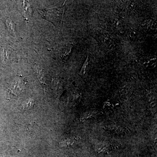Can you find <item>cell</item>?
<instances>
[{"label": "cell", "instance_id": "3957f363", "mask_svg": "<svg viewBox=\"0 0 157 157\" xmlns=\"http://www.w3.org/2000/svg\"><path fill=\"white\" fill-rule=\"evenodd\" d=\"M34 101L33 99H29L28 101H25L23 104V107L24 109H29L32 108L34 106Z\"/></svg>", "mask_w": 157, "mask_h": 157}, {"label": "cell", "instance_id": "6da1fadb", "mask_svg": "<svg viewBox=\"0 0 157 157\" xmlns=\"http://www.w3.org/2000/svg\"><path fill=\"white\" fill-rule=\"evenodd\" d=\"M6 25L9 32L13 36H15V25L13 21L10 19H8L6 21Z\"/></svg>", "mask_w": 157, "mask_h": 157}, {"label": "cell", "instance_id": "277c9868", "mask_svg": "<svg viewBox=\"0 0 157 157\" xmlns=\"http://www.w3.org/2000/svg\"><path fill=\"white\" fill-rule=\"evenodd\" d=\"M29 5L25 3V14L26 15H29L30 13V9Z\"/></svg>", "mask_w": 157, "mask_h": 157}, {"label": "cell", "instance_id": "7a4b0ae2", "mask_svg": "<svg viewBox=\"0 0 157 157\" xmlns=\"http://www.w3.org/2000/svg\"><path fill=\"white\" fill-rule=\"evenodd\" d=\"M36 73L37 76L39 78V81L43 85H45V78H44V72L42 69H40L39 67H36Z\"/></svg>", "mask_w": 157, "mask_h": 157}]
</instances>
